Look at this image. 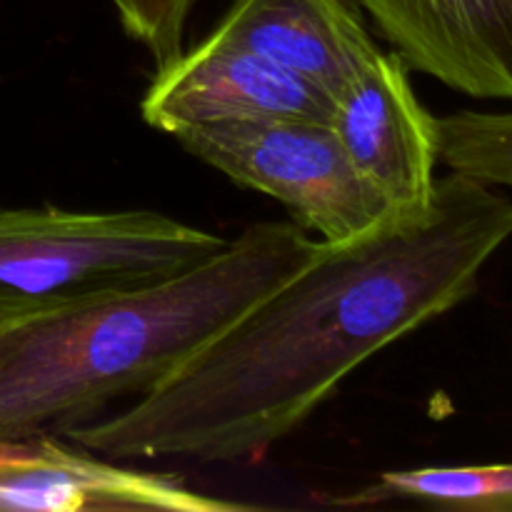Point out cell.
<instances>
[{
	"label": "cell",
	"mask_w": 512,
	"mask_h": 512,
	"mask_svg": "<svg viewBox=\"0 0 512 512\" xmlns=\"http://www.w3.org/2000/svg\"><path fill=\"white\" fill-rule=\"evenodd\" d=\"M510 238V195L450 170L428 210L323 243L165 383L65 438L118 463L258 458L365 360L465 303Z\"/></svg>",
	"instance_id": "1"
},
{
	"label": "cell",
	"mask_w": 512,
	"mask_h": 512,
	"mask_svg": "<svg viewBox=\"0 0 512 512\" xmlns=\"http://www.w3.org/2000/svg\"><path fill=\"white\" fill-rule=\"evenodd\" d=\"M295 223H255L183 273L0 323V438L68 435L140 400L318 255Z\"/></svg>",
	"instance_id": "2"
},
{
	"label": "cell",
	"mask_w": 512,
	"mask_h": 512,
	"mask_svg": "<svg viewBox=\"0 0 512 512\" xmlns=\"http://www.w3.org/2000/svg\"><path fill=\"white\" fill-rule=\"evenodd\" d=\"M228 243L158 210L0 205V323L183 273Z\"/></svg>",
	"instance_id": "3"
},
{
	"label": "cell",
	"mask_w": 512,
	"mask_h": 512,
	"mask_svg": "<svg viewBox=\"0 0 512 512\" xmlns=\"http://www.w3.org/2000/svg\"><path fill=\"white\" fill-rule=\"evenodd\" d=\"M173 138L233 183L283 203L323 243H350L395 218L328 123L228 120L183 128Z\"/></svg>",
	"instance_id": "4"
},
{
	"label": "cell",
	"mask_w": 512,
	"mask_h": 512,
	"mask_svg": "<svg viewBox=\"0 0 512 512\" xmlns=\"http://www.w3.org/2000/svg\"><path fill=\"white\" fill-rule=\"evenodd\" d=\"M335 138L353 168L383 195L395 215L423 213L438 185V118L410 83L395 50L378 53L335 98Z\"/></svg>",
	"instance_id": "5"
},
{
	"label": "cell",
	"mask_w": 512,
	"mask_h": 512,
	"mask_svg": "<svg viewBox=\"0 0 512 512\" xmlns=\"http://www.w3.org/2000/svg\"><path fill=\"white\" fill-rule=\"evenodd\" d=\"M333 108V95L318 85L215 35L158 68L140 100L145 123L168 135L228 120H313L330 125Z\"/></svg>",
	"instance_id": "6"
},
{
	"label": "cell",
	"mask_w": 512,
	"mask_h": 512,
	"mask_svg": "<svg viewBox=\"0 0 512 512\" xmlns=\"http://www.w3.org/2000/svg\"><path fill=\"white\" fill-rule=\"evenodd\" d=\"M0 510L240 512L253 505L210 498L170 475L123 468L55 435H30L0 438Z\"/></svg>",
	"instance_id": "7"
},
{
	"label": "cell",
	"mask_w": 512,
	"mask_h": 512,
	"mask_svg": "<svg viewBox=\"0 0 512 512\" xmlns=\"http://www.w3.org/2000/svg\"><path fill=\"white\" fill-rule=\"evenodd\" d=\"M410 70L512 103V0H358Z\"/></svg>",
	"instance_id": "8"
},
{
	"label": "cell",
	"mask_w": 512,
	"mask_h": 512,
	"mask_svg": "<svg viewBox=\"0 0 512 512\" xmlns=\"http://www.w3.org/2000/svg\"><path fill=\"white\" fill-rule=\"evenodd\" d=\"M210 35L263 55L333 100L378 53L348 0H233Z\"/></svg>",
	"instance_id": "9"
},
{
	"label": "cell",
	"mask_w": 512,
	"mask_h": 512,
	"mask_svg": "<svg viewBox=\"0 0 512 512\" xmlns=\"http://www.w3.org/2000/svg\"><path fill=\"white\" fill-rule=\"evenodd\" d=\"M428 503L440 508L512 512V463L390 470L343 505Z\"/></svg>",
	"instance_id": "10"
},
{
	"label": "cell",
	"mask_w": 512,
	"mask_h": 512,
	"mask_svg": "<svg viewBox=\"0 0 512 512\" xmlns=\"http://www.w3.org/2000/svg\"><path fill=\"white\" fill-rule=\"evenodd\" d=\"M438 158L448 170L512 190V110H458L438 118Z\"/></svg>",
	"instance_id": "11"
},
{
	"label": "cell",
	"mask_w": 512,
	"mask_h": 512,
	"mask_svg": "<svg viewBox=\"0 0 512 512\" xmlns=\"http://www.w3.org/2000/svg\"><path fill=\"white\" fill-rule=\"evenodd\" d=\"M195 0H113L125 35L143 45L163 68L185 50V25Z\"/></svg>",
	"instance_id": "12"
}]
</instances>
